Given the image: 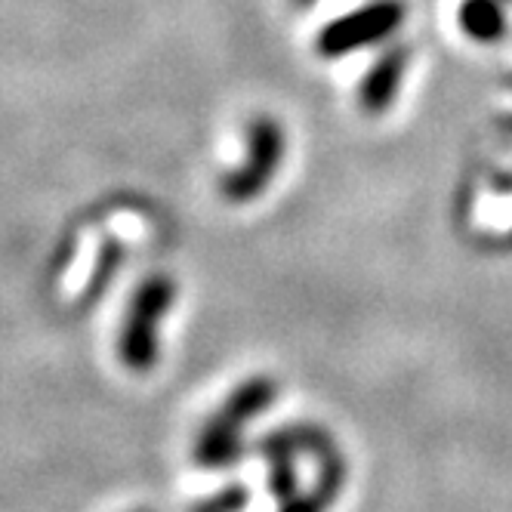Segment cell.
I'll return each mask as SVG.
<instances>
[{"mask_svg":"<svg viewBox=\"0 0 512 512\" xmlns=\"http://www.w3.org/2000/svg\"><path fill=\"white\" fill-rule=\"evenodd\" d=\"M401 13L395 7H374V10H364L340 25H334L331 31L321 38V50L324 53H346V50H358L364 44H371L383 34H389L401 19Z\"/></svg>","mask_w":512,"mask_h":512,"instance_id":"5","label":"cell"},{"mask_svg":"<svg viewBox=\"0 0 512 512\" xmlns=\"http://www.w3.org/2000/svg\"><path fill=\"white\" fill-rule=\"evenodd\" d=\"M278 398V383L269 377L241 380L195 435V463L204 469L232 466L244 451V429L260 420Z\"/></svg>","mask_w":512,"mask_h":512,"instance_id":"2","label":"cell"},{"mask_svg":"<svg viewBox=\"0 0 512 512\" xmlns=\"http://www.w3.org/2000/svg\"><path fill=\"white\" fill-rule=\"evenodd\" d=\"M278 512H327L343 488V457L315 426H284L263 445Z\"/></svg>","mask_w":512,"mask_h":512,"instance_id":"1","label":"cell"},{"mask_svg":"<svg viewBox=\"0 0 512 512\" xmlns=\"http://www.w3.org/2000/svg\"><path fill=\"white\" fill-rule=\"evenodd\" d=\"M176 284L167 275H149L136 284L124 306L118 331V358L127 371L149 374L161 355V331L176 303Z\"/></svg>","mask_w":512,"mask_h":512,"instance_id":"3","label":"cell"},{"mask_svg":"<svg viewBox=\"0 0 512 512\" xmlns=\"http://www.w3.org/2000/svg\"><path fill=\"white\" fill-rule=\"evenodd\" d=\"M287 155V133L275 118H253L244 130V155L219 179V192L232 204H250L269 192Z\"/></svg>","mask_w":512,"mask_h":512,"instance_id":"4","label":"cell"},{"mask_svg":"<svg viewBox=\"0 0 512 512\" xmlns=\"http://www.w3.org/2000/svg\"><path fill=\"white\" fill-rule=\"evenodd\" d=\"M195 512H244V491L241 488H226L204 500Z\"/></svg>","mask_w":512,"mask_h":512,"instance_id":"7","label":"cell"},{"mask_svg":"<svg viewBox=\"0 0 512 512\" xmlns=\"http://www.w3.org/2000/svg\"><path fill=\"white\" fill-rule=\"evenodd\" d=\"M401 71H405V59L401 56H389L383 59L368 78L361 84V105L364 112L380 115L383 108H389V102L395 99V90L401 84Z\"/></svg>","mask_w":512,"mask_h":512,"instance_id":"6","label":"cell"}]
</instances>
